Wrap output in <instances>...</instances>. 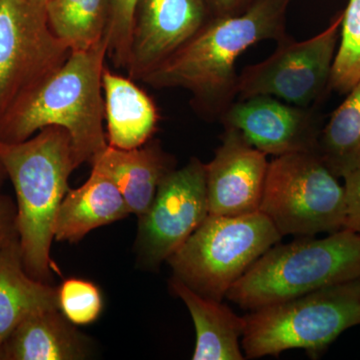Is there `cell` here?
I'll list each match as a JSON object with an SVG mask.
<instances>
[{"label": "cell", "instance_id": "29", "mask_svg": "<svg viewBox=\"0 0 360 360\" xmlns=\"http://www.w3.org/2000/svg\"><path fill=\"white\" fill-rule=\"evenodd\" d=\"M34 1H37V4H41V6L46 7V4H49L51 0H34Z\"/></svg>", "mask_w": 360, "mask_h": 360}, {"label": "cell", "instance_id": "6", "mask_svg": "<svg viewBox=\"0 0 360 360\" xmlns=\"http://www.w3.org/2000/svg\"><path fill=\"white\" fill-rule=\"evenodd\" d=\"M281 238L260 212L208 214L167 262L174 278L198 295L222 302L231 286Z\"/></svg>", "mask_w": 360, "mask_h": 360}, {"label": "cell", "instance_id": "27", "mask_svg": "<svg viewBox=\"0 0 360 360\" xmlns=\"http://www.w3.org/2000/svg\"><path fill=\"white\" fill-rule=\"evenodd\" d=\"M255 0H206L212 18H229L243 13Z\"/></svg>", "mask_w": 360, "mask_h": 360}, {"label": "cell", "instance_id": "17", "mask_svg": "<svg viewBox=\"0 0 360 360\" xmlns=\"http://www.w3.org/2000/svg\"><path fill=\"white\" fill-rule=\"evenodd\" d=\"M103 89L108 146L129 150L150 141L158 123L153 99L129 78L106 68Z\"/></svg>", "mask_w": 360, "mask_h": 360}, {"label": "cell", "instance_id": "22", "mask_svg": "<svg viewBox=\"0 0 360 360\" xmlns=\"http://www.w3.org/2000/svg\"><path fill=\"white\" fill-rule=\"evenodd\" d=\"M340 37L329 89L347 94L360 82V0L348 1L343 11Z\"/></svg>", "mask_w": 360, "mask_h": 360}, {"label": "cell", "instance_id": "14", "mask_svg": "<svg viewBox=\"0 0 360 360\" xmlns=\"http://www.w3.org/2000/svg\"><path fill=\"white\" fill-rule=\"evenodd\" d=\"M91 165L111 179L130 213L139 219L155 200L161 181L174 169V160L160 142L150 141L129 150L108 146Z\"/></svg>", "mask_w": 360, "mask_h": 360}, {"label": "cell", "instance_id": "3", "mask_svg": "<svg viewBox=\"0 0 360 360\" xmlns=\"http://www.w3.org/2000/svg\"><path fill=\"white\" fill-rule=\"evenodd\" d=\"M0 163L13 182L18 207V238L26 272L49 283L58 272L51 257L54 222L70 191L75 169L70 134L58 127H45L18 143L0 142Z\"/></svg>", "mask_w": 360, "mask_h": 360}, {"label": "cell", "instance_id": "16", "mask_svg": "<svg viewBox=\"0 0 360 360\" xmlns=\"http://www.w3.org/2000/svg\"><path fill=\"white\" fill-rule=\"evenodd\" d=\"M129 214L120 189L105 174L92 167L86 182L78 188L70 189L59 206L54 239L77 243L94 229Z\"/></svg>", "mask_w": 360, "mask_h": 360}, {"label": "cell", "instance_id": "19", "mask_svg": "<svg viewBox=\"0 0 360 360\" xmlns=\"http://www.w3.org/2000/svg\"><path fill=\"white\" fill-rule=\"evenodd\" d=\"M172 291L186 303L196 330L194 360H243L239 340L245 328V317L226 304L205 297L179 279L170 281Z\"/></svg>", "mask_w": 360, "mask_h": 360}, {"label": "cell", "instance_id": "12", "mask_svg": "<svg viewBox=\"0 0 360 360\" xmlns=\"http://www.w3.org/2000/svg\"><path fill=\"white\" fill-rule=\"evenodd\" d=\"M269 163L266 155L240 132L224 127L221 144L205 165L210 214L239 217L259 212Z\"/></svg>", "mask_w": 360, "mask_h": 360}, {"label": "cell", "instance_id": "7", "mask_svg": "<svg viewBox=\"0 0 360 360\" xmlns=\"http://www.w3.org/2000/svg\"><path fill=\"white\" fill-rule=\"evenodd\" d=\"M259 212L281 236H315L345 229V187L316 153L277 156L269 163Z\"/></svg>", "mask_w": 360, "mask_h": 360}, {"label": "cell", "instance_id": "20", "mask_svg": "<svg viewBox=\"0 0 360 360\" xmlns=\"http://www.w3.org/2000/svg\"><path fill=\"white\" fill-rule=\"evenodd\" d=\"M316 153L338 179L360 167V82L321 129Z\"/></svg>", "mask_w": 360, "mask_h": 360}, {"label": "cell", "instance_id": "26", "mask_svg": "<svg viewBox=\"0 0 360 360\" xmlns=\"http://www.w3.org/2000/svg\"><path fill=\"white\" fill-rule=\"evenodd\" d=\"M18 207L13 198L0 194V250L18 238Z\"/></svg>", "mask_w": 360, "mask_h": 360}, {"label": "cell", "instance_id": "18", "mask_svg": "<svg viewBox=\"0 0 360 360\" xmlns=\"http://www.w3.org/2000/svg\"><path fill=\"white\" fill-rule=\"evenodd\" d=\"M44 310H59L58 288L26 272L18 236L0 250V345L25 319Z\"/></svg>", "mask_w": 360, "mask_h": 360}, {"label": "cell", "instance_id": "21", "mask_svg": "<svg viewBox=\"0 0 360 360\" xmlns=\"http://www.w3.org/2000/svg\"><path fill=\"white\" fill-rule=\"evenodd\" d=\"M49 26L71 51L91 49L106 39L108 0H51L46 4Z\"/></svg>", "mask_w": 360, "mask_h": 360}, {"label": "cell", "instance_id": "15", "mask_svg": "<svg viewBox=\"0 0 360 360\" xmlns=\"http://www.w3.org/2000/svg\"><path fill=\"white\" fill-rule=\"evenodd\" d=\"M91 352L90 341L59 312L30 315L0 345V360H82Z\"/></svg>", "mask_w": 360, "mask_h": 360}, {"label": "cell", "instance_id": "5", "mask_svg": "<svg viewBox=\"0 0 360 360\" xmlns=\"http://www.w3.org/2000/svg\"><path fill=\"white\" fill-rule=\"evenodd\" d=\"M243 348L248 359L290 349L321 354L347 329L360 324V278L251 310Z\"/></svg>", "mask_w": 360, "mask_h": 360}, {"label": "cell", "instance_id": "4", "mask_svg": "<svg viewBox=\"0 0 360 360\" xmlns=\"http://www.w3.org/2000/svg\"><path fill=\"white\" fill-rule=\"evenodd\" d=\"M360 278V233L342 229L272 246L231 286L226 297L255 310Z\"/></svg>", "mask_w": 360, "mask_h": 360}, {"label": "cell", "instance_id": "11", "mask_svg": "<svg viewBox=\"0 0 360 360\" xmlns=\"http://www.w3.org/2000/svg\"><path fill=\"white\" fill-rule=\"evenodd\" d=\"M219 120L224 127L240 132L258 150L276 158L316 153L322 129L314 108H300L269 96L234 101Z\"/></svg>", "mask_w": 360, "mask_h": 360}, {"label": "cell", "instance_id": "2", "mask_svg": "<svg viewBox=\"0 0 360 360\" xmlns=\"http://www.w3.org/2000/svg\"><path fill=\"white\" fill-rule=\"evenodd\" d=\"M108 51V37L86 51H71L60 68L0 120V142L18 143L45 127H61L70 134L77 167L91 165L108 146L103 89Z\"/></svg>", "mask_w": 360, "mask_h": 360}, {"label": "cell", "instance_id": "8", "mask_svg": "<svg viewBox=\"0 0 360 360\" xmlns=\"http://www.w3.org/2000/svg\"><path fill=\"white\" fill-rule=\"evenodd\" d=\"M70 53L52 32L46 7L34 0H0V120Z\"/></svg>", "mask_w": 360, "mask_h": 360}, {"label": "cell", "instance_id": "10", "mask_svg": "<svg viewBox=\"0 0 360 360\" xmlns=\"http://www.w3.org/2000/svg\"><path fill=\"white\" fill-rule=\"evenodd\" d=\"M208 214L205 165L193 158L163 179L150 207L139 217L136 250L141 264L155 269L167 260Z\"/></svg>", "mask_w": 360, "mask_h": 360}, {"label": "cell", "instance_id": "28", "mask_svg": "<svg viewBox=\"0 0 360 360\" xmlns=\"http://www.w3.org/2000/svg\"><path fill=\"white\" fill-rule=\"evenodd\" d=\"M6 170H4V167H2L1 163H0V187L4 184V181L6 180Z\"/></svg>", "mask_w": 360, "mask_h": 360}, {"label": "cell", "instance_id": "1", "mask_svg": "<svg viewBox=\"0 0 360 360\" xmlns=\"http://www.w3.org/2000/svg\"><path fill=\"white\" fill-rule=\"evenodd\" d=\"M292 0H255L245 11L210 18L195 35L142 80L158 87L191 91L195 108L219 120L238 97L236 60L251 45L281 41Z\"/></svg>", "mask_w": 360, "mask_h": 360}, {"label": "cell", "instance_id": "25", "mask_svg": "<svg viewBox=\"0 0 360 360\" xmlns=\"http://www.w3.org/2000/svg\"><path fill=\"white\" fill-rule=\"evenodd\" d=\"M343 179L347 203L345 229L360 233V167Z\"/></svg>", "mask_w": 360, "mask_h": 360}, {"label": "cell", "instance_id": "24", "mask_svg": "<svg viewBox=\"0 0 360 360\" xmlns=\"http://www.w3.org/2000/svg\"><path fill=\"white\" fill-rule=\"evenodd\" d=\"M108 56L116 68L127 70L131 56L132 32L139 0H108Z\"/></svg>", "mask_w": 360, "mask_h": 360}, {"label": "cell", "instance_id": "23", "mask_svg": "<svg viewBox=\"0 0 360 360\" xmlns=\"http://www.w3.org/2000/svg\"><path fill=\"white\" fill-rule=\"evenodd\" d=\"M58 309L75 326H89L97 321L103 309L101 290L91 281L65 279L58 288Z\"/></svg>", "mask_w": 360, "mask_h": 360}, {"label": "cell", "instance_id": "9", "mask_svg": "<svg viewBox=\"0 0 360 360\" xmlns=\"http://www.w3.org/2000/svg\"><path fill=\"white\" fill-rule=\"evenodd\" d=\"M342 18L341 11L323 32L303 41L288 35L277 42L269 58L245 66L238 75V98L269 96L300 108H314L330 90Z\"/></svg>", "mask_w": 360, "mask_h": 360}, {"label": "cell", "instance_id": "13", "mask_svg": "<svg viewBox=\"0 0 360 360\" xmlns=\"http://www.w3.org/2000/svg\"><path fill=\"white\" fill-rule=\"evenodd\" d=\"M206 0H139L130 77L143 78L193 39L208 20Z\"/></svg>", "mask_w": 360, "mask_h": 360}]
</instances>
